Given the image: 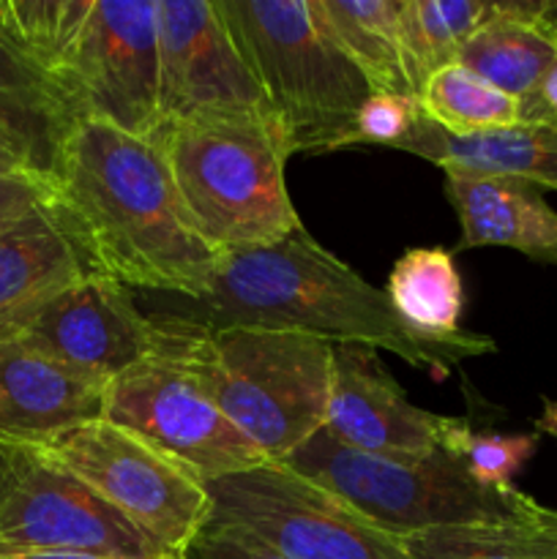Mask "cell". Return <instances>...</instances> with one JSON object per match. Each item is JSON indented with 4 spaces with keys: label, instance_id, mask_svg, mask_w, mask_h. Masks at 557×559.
I'll return each instance as SVG.
<instances>
[{
    "label": "cell",
    "instance_id": "cell-16",
    "mask_svg": "<svg viewBox=\"0 0 557 559\" xmlns=\"http://www.w3.org/2000/svg\"><path fill=\"white\" fill-rule=\"evenodd\" d=\"M93 271L49 205L0 233V344L16 342L58 295Z\"/></svg>",
    "mask_w": 557,
    "mask_h": 559
},
{
    "label": "cell",
    "instance_id": "cell-13",
    "mask_svg": "<svg viewBox=\"0 0 557 559\" xmlns=\"http://www.w3.org/2000/svg\"><path fill=\"white\" fill-rule=\"evenodd\" d=\"M158 322L137 309L129 287L91 273L52 300L20 336L38 353L112 382L156 349Z\"/></svg>",
    "mask_w": 557,
    "mask_h": 559
},
{
    "label": "cell",
    "instance_id": "cell-5",
    "mask_svg": "<svg viewBox=\"0 0 557 559\" xmlns=\"http://www.w3.org/2000/svg\"><path fill=\"white\" fill-rule=\"evenodd\" d=\"M194 358L229 424L268 459L284 462L325 429L333 344L271 328L191 325Z\"/></svg>",
    "mask_w": 557,
    "mask_h": 559
},
{
    "label": "cell",
    "instance_id": "cell-22",
    "mask_svg": "<svg viewBox=\"0 0 557 559\" xmlns=\"http://www.w3.org/2000/svg\"><path fill=\"white\" fill-rule=\"evenodd\" d=\"M393 311L420 336L451 338L462 333L464 289L457 262L448 249H407L388 276Z\"/></svg>",
    "mask_w": 557,
    "mask_h": 559
},
{
    "label": "cell",
    "instance_id": "cell-2",
    "mask_svg": "<svg viewBox=\"0 0 557 559\" xmlns=\"http://www.w3.org/2000/svg\"><path fill=\"white\" fill-rule=\"evenodd\" d=\"M169 314L205 331L271 328L386 349L429 374H448L464 360L497 353L495 338L484 333L462 331L451 338L415 333L393 311L386 289L371 287L306 229L273 246L224 254L211 293Z\"/></svg>",
    "mask_w": 557,
    "mask_h": 559
},
{
    "label": "cell",
    "instance_id": "cell-8",
    "mask_svg": "<svg viewBox=\"0 0 557 559\" xmlns=\"http://www.w3.org/2000/svg\"><path fill=\"white\" fill-rule=\"evenodd\" d=\"M42 448L169 557H189L211 522L205 480L115 420L74 426Z\"/></svg>",
    "mask_w": 557,
    "mask_h": 559
},
{
    "label": "cell",
    "instance_id": "cell-19",
    "mask_svg": "<svg viewBox=\"0 0 557 559\" xmlns=\"http://www.w3.org/2000/svg\"><path fill=\"white\" fill-rule=\"evenodd\" d=\"M80 123L58 80L0 33V140L22 167L47 183Z\"/></svg>",
    "mask_w": 557,
    "mask_h": 559
},
{
    "label": "cell",
    "instance_id": "cell-10",
    "mask_svg": "<svg viewBox=\"0 0 557 559\" xmlns=\"http://www.w3.org/2000/svg\"><path fill=\"white\" fill-rule=\"evenodd\" d=\"M11 551L169 557L47 448L0 437V555Z\"/></svg>",
    "mask_w": 557,
    "mask_h": 559
},
{
    "label": "cell",
    "instance_id": "cell-30",
    "mask_svg": "<svg viewBox=\"0 0 557 559\" xmlns=\"http://www.w3.org/2000/svg\"><path fill=\"white\" fill-rule=\"evenodd\" d=\"M49 186L33 175H0V233L44 205Z\"/></svg>",
    "mask_w": 557,
    "mask_h": 559
},
{
    "label": "cell",
    "instance_id": "cell-37",
    "mask_svg": "<svg viewBox=\"0 0 557 559\" xmlns=\"http://www.w3.org/2000/svg\"><path fill=\"white\" fill-rule=\"evenodd\" d=\"M164 559H189V557H164Z\"/></svg>",
    "mask_w": 557,
    "mask_h": 559
},
{
    "label": "cell",
    "instance_id": "cell-24",
    "mask_svg": "<svg viewBox=\"0 0 557 559\" xmlns=\"http://www.w3.org/2000/svg\"><path fill=\"white\" fill-rule=\"evenodd\" d=\"M418 102L431 123L457 136L530 123L528 107L519 98L489 85L462 63L435 71L418 91Z\"/></svg>",
    "mask_w": 557,
    "mask_h": 559
},
{
    "label": "cell",
    "instance_id": "cell-15",
    "mask_svg": "<svg viewBox=\"0 0 557 559\" xmlns=\"http://www.w3.org/2000/svg\"><path fill=\"white\" fill-rule=\"evenodd\" d=\"M109 380L38 353L25 342L0 344V437L44 445L107 415Z\"/></svg>",
    "mask_w": 557,
    "mask_h": 559
},
{
    "label": "cell",
    "instance_id": "cell-4",
    "mask_svg": "<svg viewBox=\"0 0 557 559\" xmlns=\"http://www.w3.org/2000/svg\"><path fill=\"white\" fill-rule=\"evenodd\" d=\"M293 153L344 151L371 87L328 27L320 0H216Z\"/></svg>",
    "mask_w": 557,
    "mask_h": 559
},
{
    "label": "cell",
    "instance_id": "cell-27",
    "mask_svg": "<svg viewBox=\"0 0 557 559\" xmlns=\"http://www.w3.org/2000/svg\"><path fill=\"white\" fill-rule=\"evenodd\" d=\"M538 435H497L473 431L464 418H453L442 453L457 459L464 473L489 491L513 489V475L533 459Z\"/></svg>",
    "mask_w": 557,
    "mask_h": 559
},
{
    "label": "cell",
    "instance_id": "cell-26",
    "mask_svg": "<svg viewBox=\"0 0 557 559\" xmlns=\"http://www.w3.org/2000/svg\"><path fill=\"white\" fill-rule=\"evenodd\" d=\"M524 491H517L511 516L489 522L442 524L399 538L410 559H528L524 549Z\"/></svg>",
    "mask_w": 557,
    "mask_h": 559
},
{
    "label": "cell",
    "instance_id": "cell-23",
    "mask_svg": "<svg viewBox=\"0 0 557 559\" xmlns=\"http://www.w3.org/2000/svg\"><path fill=\"white\" fill-rule=\"evenodd\" d=\"M495 9L486 0H402L399 36L415 96L435 71L459 63L464 44Z\"/></svg>",
    "mask_w": 557,
    "mask_h": 559
},
{
    "label": "cell",
    "instance_id": "cell-36",
    "mask_svg": "<svg viewBox=\"0 0 557 559\" xmlns=\"http://www.w3.org/2000/svg\"><path fill=\"white\" fill-rule=\"evenodd\" d=\"M0 31H3V0H0Z\"/></svg>",
    "mask_w": 557,
    "mask_h": 559
},
{
    "label": "cell",
    "instance_id": "cell-18",
    "mask_svg": "<svg viewBox=\"0 0 557 559\" xmlns=\"http://www.w3.org/2000/svg\"><path fill=\"white\" fill-rule=\"evenodd\" d=\"M546 0H502L470 36L459 63L528 107L530 123H555L544 102V82L557 63V44L546 31Z\"/></svg>",
    "mask_w": 557,
    "mask_h": 559
},
{
    "label": "cell",
    "instance_id": "cell-17",
    "mask_svg": "<svg viewBox=\"0 0 557 559\" xmlns=\"http://www.w3.org/2000/svg\"><path fill=\"white\" fill-rule=\"evenodd\" d=\"M446 197L459 216L457 251L513 249L544 265H557V211L528 180L446 173Z\"/></svg>",
    "mask_w": 557,
    "mask_h": 559
},
{
    "label": "cell",
    "instance_id": "cell-6",
    "mask_svg": "<svg viewBox=\"0 0 557 559\" xmlns=\"http://www.w3.org/2000/svg\"><path fill=\"white\" fill-rule=\"evenodd\" d=\"M278 464L331 491L393 538L442 524L511 516L519 491L481 489L462 464L442 451L426 456H377L344 445L325 429Z\"/></svg>",
    "mask_w": 557,
    "mask_h": 559
},
{
    "label": "cell",
    "instance_id": "cell-29",
    "mask_svg": "<svg viewBox=\"0 0 557 559\" xmlns=\"http://www.w3.org/2000/svg\"><path fill=\"white\" fill-rule=\"evenodd\" d=\"M189 559H284L260 540L238 533V530L205 527L200 538L191 544Z\"/></svg>",
    "mask_w": 557,
    "mask_h": 559
},
{
    "label": "cell",
    "instance_id": "cell-14",
    "mask_svg": "<svg viewBox=\"0 0 557 559\" xmlns=\"http://www.w3.org/2000/svg\"><path fill=\"white\" fill-rule=\"evenodd\" d=\"M453 418L420 409L404 396L380 355L360 344H333L325 431L377 456H426L446 445Z\"/></svg>",
    "mask_w": 557,
    "mask_h": 559
},
{
    "label": "cell",
    "instance_id": "cell-9",
    "mask_svg": "<svg viewBox=\"0 0 557 559\" xmlns=\"http://www.w3.org/2000/svg\"><path fill=\"white\" fill-rule=\"evenodd\" d=\"M208 527L238 530L284 559H410L399 538L278 462L208 484Z\"/></svg>",
    "mask_w": 557,
    "mask_h": 559
},
{
    "label": "cell",
    "instance_id": "cell-28",
    "mask_svg": "<svg viewBox=\"0 0 557 559\" xmlns=\"http://www.w3.org/2000/svg\"><path fill=\"white\" fill-rule=\"evenodd\" d=\"M424 109L418 96H393V93H371L358 109L347 147L386 145L402 151L404 142L418 129Z\"/></svg>",
    "mask_w": 557,
    "mask_h": 559
},
{
    "label": "cell",
    "instance_id": "cell-34",
    "mask_svg": "<svg viewBox=\"0 0 557 559\" xmlns=\"http://www.w3.org/2000/svg\"><path fill=\"white\" fill-rule=\"evenodd\" d=\"M22 173L31 175L25 167H22L20 158L14 156V151L0 140V175H22ZM33 178H36V175H33Z\"/></svg>",
    "mask_w": 557,
    "mask_h": 559
},
{
    "label": "cell",
    "instance_id": "cell-32",
    "mask_svg": "<svg viewBox=\"0 0 557 559\" xmlns=\"http://www.w3.org/2000/svg\"><path fill=\"white\" fill-rule=\"evenodd\" d=\"M541 20H544L546 31L552 33V38H555V44H557V0H546ZM544 102L549 104L552 115H555V120H557V63L544 82Z\"/></svg>",
    "mask_w": 557,
    "mask_h": 559
},
{
    "label": "cell",
    "instance_id": "cell-31",
    "mask_svg": "<svg viewBox=\"0 0 557 559\" xmlns=\"http://www.w3.org/2000/svg\"><path fill=\"white\" fill-rule=\"evenodd\" d=\"M522 519L528 559H557V511L524 495Z\"/></svg>",
    "mask_w": 557,
    "mask_h": 559
},
{
    "label": "cell",
    "instance_id": "cell-35",
    "mask_svg": "<svg viewBox=\"0 0 557 559\" xmlns=\"http://www.w3.org/2000/svg\"><path fill=\"white\" fill-rule=\"evenodd\" d=\"M535 429L557 440V402H544V413L535 420Z\"/></svg>",
    "mask_w": 557,
    "mask_h": 559
},
{
    "label": "cell",
    "instance_id": "cell-7",
    "mask_svg": "<svg viewBox=\"0 0 557 559\" xmlns=\"http://www.w3.org/2000/svg\"><path fill=\"white\" fill-rule=\"evenodd\" d=\"M156 322V349L109 382L104 418L140 435L205 484L265 464L213 399L194 358L189 322L175 314H158Z\"/></svg>",
    "mask_w": 557,
    "mask_h": 559
},
{
    "label": "cell",
    "instance_id": "cell-25",
    "mask_svg": "<svg viewBox=\"0 0 557 559\" xmlns=\"http://www.w3.org/2000/svg\"><path fill=\"white\" fill-rule=\"evenodd\" d=\"M96 0H3V36L58 76L80 41Z\"/></svg>",
    "mask_w": 557,
    "mask_h": 559
},
{
    "label": "cell",
    "instance_id": "cell-11",
    "mask_svg": "<svg viewBox=\"0 0 557 559\" xmlns=\"http://www.w3.org/2000/svg\"><path fill=\"white\" fill-rule=\"evenodd\" d=\"M55 80L82 120L153 140L162 129L156 0H96Z\"/></svg>",
    "mask_w": 557,
    "mask_h": 559
},
{
    "label": "cell",
    "instance_id": "cell-20",
    "mask_svg": "<svg viewBox=\"0 0 557 559\" xmlns=\"http://www.w3.org/2000/svg\"><path fill=\"white\" fill-rule=\"evenodd\" d=\"M402 151L437 164L442 173L457 169L491 178L528 180L538 189H557L555 123H519L457 136L442 131L424 115Z\"/></svg>",
    "mask_w": 557,
    "mask_h": 559
},
{
    "label": "cell",
    "instance_id": "cell-33",
    "mask_svg": "<svg viewBox=\"0 0 557 559\" xmlns=\"http://www.w3.org/2000/svg\"><path fill=\"white\" fill-rule=\"evenodd\" d=\"M0 559H115V557L80 555V551H11V555H0Z\"/></svg>",
    "mask_w": 557,
    "mask_h": 559
},
{
    "label": "cell",
    "instance_id": "cell-1",
    "mask_svg": "<svg viewBox=\"0 0 557 559\" xmlns=\"http://www.w3.org/2000/svg\"><path fill=\"white\" fill-rule=\"evenodd\" d=\"M47 186L49 211L96 273L183 300L211 293L224 254L197 233L156 142L82 120Z\"/></svg>",
    "mask_w": 557,
    "mask_h": 559
},
{
    "label": "cell",
    "instance_id": "cell-21",
    "mask_svg": "<svg viewBox=\"0 0 557 559\" xmlns=\"http://www.w3.org/2000/svg\"><path fill=\"white\" fill-rule=\"evenodd\" d=\"M322 14L371 93L415 96L399 36L402 0H320Z\"/></svg>",
    "mask_w": 557,
    "mask_h": 559
},
{
    "label": "cell",
    "instance_id": "cell-12",
    "mask_svg": "<svg viewBox=\"0 0 557 559\" xmlns=\"http://www.w3.org/2000/svg\"><path fill=\"white\" fill-rule=\"evenodd\" d=\"M162 126L224 109H271L216 0H156Z\"/></svg>",
    "mask_w": 557,
    "mask_h": 559
},
{
    "label": "cell",
    "instance_id": "cell-3",
    "mask_svg": "<svg viewBox=\"0 0 557 559\" xmlns=\"http://www.w3.org/2000/svg\"><path fill=\"white\" fill-rule=\"evenodd\" d=\"M151 142L167 158L197 233L222 254L273 246L304 229L284 180L293 145L271 109L169 120Z\"/></svg>",
    "mask_w": 557,
    "mask_h": 559
}]
</instances>
